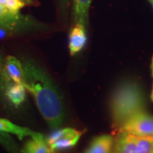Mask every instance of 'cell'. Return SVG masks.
<instances>
[{"label":"cell","mask_w":153,"mask_h":153,"mask_svg":"<svg viewBox=\"0 0 153 153\" xmlns=\"http://www.w3.org/2000/svg\"><path fill=\"white\" fill-rule=\"evenodd\" d=\"M112 153H153V137H140L117 132Z\"/></svg>","instance_id":"obj_3"},{"label":"cell","mask_w":153,"mask_h":153,"mask_svg":"<svg viewBox=\"0 0 153 153\" xmlns=\"http://www.w3.org/2000/svg\"><path fill=\"white\" fill-rule=\"evenodd\" d=\"M117 132H124L135 136L153 137V116L146 111L138 112L126 121Z\"/></svg>","instance_id":"obj_4"},{"label":"cell","mask_w":153,"mask_h":153,"mask_svg":"<svg viewBox=\"0 0 153 153\" xmlns=\"http://www.w3.org/2000/svg\"><path fill=\"white\" fill-rule=\"evenodd\" d=\"M0 4L13 12L20 13L22 8L33 4V0H0Z\"/></svg>","instance_id":"obj_14"},{"label":"cell","mask_w":153,"mask_h":153,"mask_svg":"<svg viewBox=\"0 0 153 153\" xmlns=\"http://www.w3.org/2000/svg\"><path fill=\"white\" fill-rule=\"evenodd\" d=\"M149 1H150V3L152 4V7H153V0H149Z\"/></svg>","instance_id":"obj_18"},{"label":"cell","mask_w":153,"mask_h":153,"mask_svg":"<svg viewBox=\"0 0 153 153\" xmlns=\"http://www.w3.org/2000/svg\"><path fill=\"white\" fill-rule=\"evenodd\" d=\"M13 82L7 76L5 71V60L0 53V92H4Z\"/></svg>","instance_id":"obj_15"},{"label":"cell","mask_w":153,"mask_h":153,"mask_svg":"<svg viewBox=\"0 0 153 153\" xmlns=\"http://www.w3.org/2000/svg\"><path fill=\"white\" fill-rule=\"evenodd\" d=\"M68 1H69V0H60V5H61L62 10H65V8L67 6Z\"/></svg>","instance_id":"obj_16"},{"label":"cell","mask_w":153,"mask_h":153,"mask_svg":"<svg viewBox=\"0 0 153 153\" xmlns=\"http://www.w3.org/2000/svg\"><path fill=\"white\" fill-rule=\"evenodd\" d=\"M152 76H153V57H152ZM151 98L152 100L153 101V88H152V95H151Z\"/></svg>","instance_id":"obj_17"},{"label":"cell","mask_w":153,"mask_h":153,"mask_svg":"<svg viewBox=\"0 0 153 153\" xmlns=\"http://www.w3.org/2000/svg\"><path fill=\"white\" fill-rule=\"evenodd\" d=\"M114 138L103 134L94 138L85 153H111L114 145Z\"/></svg>","instance_id":"obj_10"},{"label":"cell","mask_w":153,"mask_h":153,"mask_svg":"<svg viewBox=\"0 0 153 153\" xmlns=\"http://www.w3.org/2000/svg\"><path fill=\"white\" fill-rule=\"evenodd\" d=\"M5 71L11 82L23 84L24 67L22 61L15 56L9 55L5 59Z\"/></svg>","instance_id":"obj_9"},{"label":"cell","mask_w":153,"mask_h":153,"mask_svg":"<svg viewBox=\"0 0 153 153\" xmlns=\"http://www.w3.org/2000/svg\"><path fill=\"white\" fill-rule=\"evenodd\" d=\"M0 133H9V134H15L21 140H23L25 137L38 138L43 135L42 134L33 131L27 128L18 126L4 118H0Z\"/></svg>","instance_id":"obj_8"},{"label":"cell","mask_w":153,"mask_h":153,"mask_svg":"<svg viewBox=\"0 0 153 153\" xmlns=\"http://www.w3.org/2000/svg\"><path fill=\"white\" fill-rule=\"evenodd\" d=\"M145 100L139 86L131 82L122 83L111 101V115L116 131L133 115L145 111Z\"/></svg>","instance_id":"obj_2"},{"label":"cell","mask_w":153,"mask_h":153,"mask_svg":"<svg viewBox=\"0 0 153 153\" xmlns=\"http://www.w3.org/2000/svg\"><path fill=\"white\" fill-rule=\"evenodd\" d=\"M22 152V153H55L49 146L44 135L31 138L24 145Z\"/></svg>","instance_id":"obj_12"},{"label":"cell","mask_w":153,"mask_h":153,"mask_svg":"<svg viewBox=\"0 0 153 153\" xmlns=\"http://www.w3.org/2000/svg\"><path fill=\"white\" fill-rule=\"evenodd\" d=\"M26 88L23 84L12 82L5 90V95L12 104L18 106L26 99Z\"/></svg>","instance_id":"obj_13"},{"label":"cell","mask_w":153,"mask_h":153,"mask_svg":"<svg viewBox=\"0 0 153 153\" xmlns=\"http://www.w3.org/2000/svg\"><path fill=\"white\" fill-rule=\"evenodd\" d=\"M29 24V19L0 4V29L15 31Z\"/></svg>","instance_id":"obj_6"},{"label":"cell","mask_w":153,"mask_h":153,"mask_svg":"<svg viewBox=\"0 0 153 153\" xmlns=\"http://www.w3.org/2000/svg\"><path fill=\"white\" fill-rule=\"evenodd\" d=\"M72 17L74 24H82L87 27L88 10L92 0H72Z\"/></svg>","instance_id":"obj_11"},{"label":"cell","mask_w":153,"mask_h":153,"mask_svg":"<svg viewBox=\"0 0 153 153\" xmlns=\"http://www.w3.org/2000/svg\"><path fill=\"white\" fill-rule=\"evenodd\" d=\"M23 85L33 94L40 113L49 126L56 129L64 120L63 105L55 85L48 75L33 63L24 60Z\"/></svg>","instance_id":"obj_1"},{"label":"cell","mask_w":153,"mask_h":153,"mask_svg":"<svg viewBox=\"0 0 153 153\" xmlns=\"http://www.w3.org/2000/svg\"><path fill=\"white\" fill-rule=\"evenodd\" d=\"M86 27L76 23L71 28L69 37V51L70 55H75L80 52L86 44Z\"/></svg>","instance_id":"obj_7"},{"label":"cell","mask_w":153,"mask_h":153,"mask_svg":"<svg viewBox=\"0 0 153 153\" xmlns=\"http://www.w3.org/2000/svg\"><path fill=\"white\" fill-rule=\"evenodd\" d=\"M82 134V131H78L71 128H66L55 131L46 140L51 149L56 152L76 146Z\"/></svg>","instance_id":"obj_5"}]
</instances>
